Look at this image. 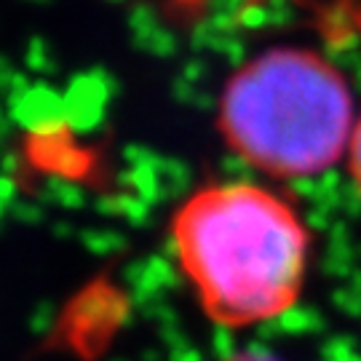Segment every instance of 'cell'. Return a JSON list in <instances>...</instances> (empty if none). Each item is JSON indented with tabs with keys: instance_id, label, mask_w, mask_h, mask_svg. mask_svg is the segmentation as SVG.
Masks as SVG:
<instances>
[{
	"instance_id": "obj_1",
	"label": "cell",
	"mask_w": 361,
	"mask_h": 361,
	"mask_svg": "<svg viewBox=\"0 0 361 361\" xmlns=\"http://www.w3.org/2000/svg\"><path fill=\"white\" fill-rule=\"evenodd\" d=\"M171 246L209 319L244 329L284 316L308 273L310 235L295 209L255 182H217L188 195Z\"/></svg>"
},
{
	"instance_id": "obj_2",
	"label": "cell",
	"mask_w": 361,
	"mask_h": 361,
	"mask_svg": "<svg viewBox=\"0 0 361 361\" xmlns=\"http://www.w3.org/2000/svg\"><path fill=\"white\" fill-rule=\"evenodd\" d=\"M217 123L233 153L262 174L313 177L350 147L353 94L319 51L273 46L225 80Z\"/></svg>"
},
{
	"instance_id": "obj_3",
	"label": "cell",
	"mask_w": 361,
	"mask_h": 361,
	"mask_svg": "<svg viewBox=\"0 0 361 361\" xmlns=\"http://www.w3.org/2000/svg\"><path fill=\"white\" fill-rule=\"evenodd\" d=\"M348 166L350 174H353V182L361 193V118L356 121V129H353V137H350V147H348Z\"/></svg>"
},
{
	"instance_id": "obj_4",
	"label": "cell",
	"mask_w": 361,
	"mask_h": 361,
	"mask_svg": "<svg viewBox=\"0 0 361 361\" xmlns=\"http://www.w3.org/2000/svg\"><path fill=\"white\" fill-rule=\"evenodd\" d=\"M214 0H169V8L177 16H201Z\"/></svg>"
},
{
	"instance_id": "obj_5",
	"label": "cell",
	"mask_w": 361,
	"mask_h": 361,
	"mask_svg": "<svg viewBox=\"0 0 361 361\" xmlns=\"http://www.w3.org/2000/svg\"><path fill=\"white\" fill-rule=\"evenodd\" d=\"M228 361H281V359L268 353V350H244V353H238V356H233Z\"/></svg>"
}]
</instances>
